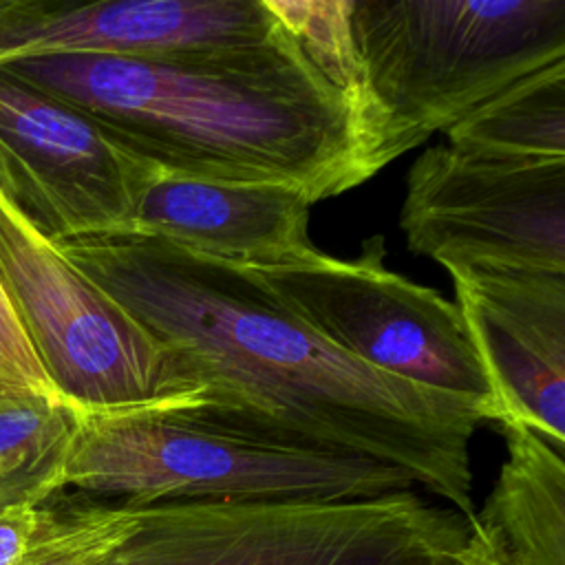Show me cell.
Returning <instances> with one entry per match:
<instances>
[{"mask_svg": "<svg viewBox=\"0 0 565 565\" xmlns=\"http://www.w3.org/2000/svg\"><path fill=\"white\" fill-rule=\"evenodd\" d=\"M300 188L271 181L203 179L154 168L126 230L238 267H274L313 252Z\"/></svg>", "mask_w": 565, "mask_h": 565, "instance_id": "cell-12", "label": "cell"}, {"mask_svg": "<svg viewBox=\"0 0 565 565\" xmlns=\"http://www.w3.org/2000/svg\"><path fill=\"white\" fill-rule=\"evenodd\" d=\"M291 38L267 0L0 2V68L49 55L210 62Z\"/></svg>", "mask_w": 565, "mask_h": 565, "instance_id": "cell-9", "label": "cell"}, {"mask_svg": "<svg viewBox=\"0 0 565 565\" xmlns=\"http://www.w3.org/2000/svg\"><path fill=\"white\" fill-rule=\"evenodd\" d=\"M128 505L342 501L411 490L397 468L256 439L170 408L77 406L64 490Z\"/></svg>", "mask_w": 565, "mask_h": 565, "instance_id": "cell-4", "label": "cell"}, {"mask_svg": "<svg viewBox=\"0 0 565 565\" xmlns=\"http://www.w3.org/2000/svg\"><path fill=\"white\" fill-rule=\"evenodd\" d=\"M0 159L53 238L126 230L154 166L79 110L0 71Z\"/></svg>", "mask_w": 565, "mask_h": 565, "instance_id": "cell-10", "label": "cell"}, {"mask_svg": "<svg viewBox=\"0 0 565 565\" xmlns=\"http://www.w3.org/2000/svg\"><path fill=\"white\" fill-rule=\"evenodd\" d=\"M457 307L497 419L565 450V271L452 267Z\"/></svg>", "mask_w": 565, "mask_h": 565, "instance_id": "cell-11", "label": "cell"}, {"mask_svg": "<svg viewBox=\"0 0 565 565\" xmlns=\"http://www.w3.org/2000/svg\"><path fill=\"white\" fill-rule=\"evenodd\" d=\"M128 508L115 565H455L468 534L459 512L413 488L342 501Z\"/></svg>", "mask_w": 565, "mask_h": 565, "instance_id": "cell-5", "label": "cell"}, {"mask_svg": "<svg viewBox=\"0 0 565 565\" xmlns=\"http://www.w3.org/2000/svg\"><path fill=\"white\" fill-rule=\"evenodd\" d=\"M448 146L499 159L565 157V60L543 66L446 130Z\"/></svg>", "mask_w": 565, "mask_h": 565, "instance_id": "cell-14", "label": "cell"}, {"mask_svg": "<svg viewBox=\"0 0 565 565\" xmlns=\"http://www.w3.org/2000/svg\"><path fill=\"white\" fill-rule=\"evenodd\" d=\"M0 71L166 172L287 183L313 203L375 174L351 102L296 38L210 62L49 55Z\"/></svg>", "mask_w": 565, "mask_h": 565, "instance_id": "cell-2", "label": "cell"}, {"mask_svg": "<svg viewBox=\"0 0 565 565\" xmlns=\"http://www.w3.org/2000/svg\"><path fill=\"white\" fill-rule=\"evenodd\" d=\"M53 243L181 364L192 419L397 468L472 521L470 439L497 419L490 402L362 364L245 267L139 232Z\"/></svg>", "mask_w": 565, "mask_h": 565, "instance_id": "cell-1", "label": "cell"}, {"mask_svg": "<svg viewBox=\"0 0 565 565\" xmlns=\"http://www.w3.org/2000/svg\"><path fill=\"white\" fill-rule=\"evenodd\" d=\"M375 174L516 79L565 60V0H351Z\"/></svg>", "mask_w": 565, "mask_h": 565, "instance_id": "cell-3", "label": "cell"}, {"mask_svg": "<svg viewBox=\"0 0 565 565\" xmlns=\"http://www.w3.org/2000/svg\"><path fill=\"white\" fill-rule=\"evenodd\" d=\"M267 4L322 75L344 93L364 132L362 75L351 33V0H267Z\"/></svg>", "mask_w": 565, "mask_h": 565, "instance_id": "cell-17", "label": "cell"}, {"mask_svg": "<svg viewBox=\"0 0 565 565\" xmlns=\"http://www.w3.org/2000/svg\"><path fill=\"white\" fill-rule=\"evenodd\" d=\"M57 395L0 282V399Z\"/></svg>", "mask_w": 565, "mask_h": 565, "instance_id": "cell-18", "label": "cell"}, {"mask_svg": "<svg viewBox=\"0 0 565 565\" xmlns=\"http://www.w3.org/2000/svg\"><path fill=\"white\" fill-rule=\"evenodd\" d=\"M399 227L444 269L565 271V157L499 159L426 148L408 168Z\"/></svg>", "mask_w": 565, "mask_h": 565, "instance_id": "cell-8", "label": "cell"}, {"mask_svg": "<svg viewBox=\"0 0 565 565\" xmlns=\"http://www.w3.org/2000/svg\"><path fill=\"white\" fill-rule=\"evenodd\" d=\"M130 530V508L97 497H51L38 550L22 565H115Z\"/></svg>", "mask_w": 565, "mask_h": 565, "instance_id": "cell-16", "label": "cell"}, {"mask_svg": "<svg viewBox=\"0 0 565 565\" xmlns=\"http://www.w3.org/2000/svg\"><path fill=\"white\" fill-rule=\"evenodd\" d=\"M505 461L455 565H565V457L525 424L494 422Z\"/></svg>", "mask_w": 565, "mask_h": 565, "instance_id": "cell-13", "label": "cell"}, {"mask_svg": "<svg viewBox=\"0 0 565 565\" xmlns=\"http://www.w3.org/2000/svg\"><path fill=\"white\" fill-rule=\"evenodd\" d=\"M0 282L53 386L97 411L199 397L172 353L79 271L0 181Z\"/></svg>", "mask_w": 565, "mask_h": 565, "instance_id": "cell-6", "label": "cell"}, {"mask_svg": "<svg viewBox=\"0 0 565 565\" xmlns=\"http://www.w3.org/2000/svg\"><path fill=\"white\" fill-rule=\"evenodd\" d=\"M249 271L294 316L362 364L494 406L457 302L388 269L380 234L364 238L355 258L313 249Z\"/></svg>", "mask_w": 565, "mask_h": 565, "instance_id": "cell-7", "label": "cell"}, {"mask_svg": "<svg viewBox=\"0 0 565 565\" xmlns=\"http://www.w3.org/2000/svg\"><path fill=\"white\" fill-rule=\"evenodd\" d=\"M77 428L66 397L0 399V508L42 505L64 490Z\"/></svg>", "mask_w": 565, "mask_h": 565, "instance_id": "cell-15", "label": "cell"}, {"mask_svg": "<svg viewBox=\"0 0 565 565\" xmlns=\"http://www.w3.org/2000/svg\"><path fill=\"white\" fill-rule=\"evenodd\" d=\"M46 523L49 501L0 508V565H22L38 550Z\"/></svg>", "mask_w": 565, "mask_h": 565, "instance_id": "cell-19", "label": "cell"}]
</instances>
